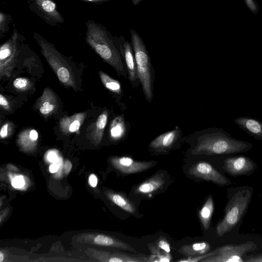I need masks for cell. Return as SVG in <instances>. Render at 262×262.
Returning <instances> with one entry per match:
<instances>
[{
  "mask_svg": "<svg viewBox=\"0 0 262 262\" xmlns=\"http://www.w3.org/2000/svg\"><path fill=\"white\" fill-rule=\"evenodd\" d=\"M27 84V80L24 78H17L13 82V85L15 88L19 89L25 88Z\"/></svg>",
  "mask_w": 262,
  "mask_h": 262,
  "instance_id": "28",
  "label": "cell"
},
{
  "mask_svg": "<svg viewBox=\"0 0 262 262\" xmlns=\"http://www.w3.org/2000/svg\"><path fill=\"white\" fill-rule=\"evenodd\" d=\"M210 248L208 243L201 242L183 245L178 252L187 256H195L208 253Z\"/></svg>",
  "mask_w": 262,
  "mask_h": 262,
  "instance_id": "15",
  "label": "cell"
},
{
  "mask_svg": "<svg viewBox=\"0 0 262 262\" xmlns=\"http://www.w3.org/2000/svg\"><path fill=\"white\" fill-rule=\"evenodd\" d=\"M39 107L40 112L44 115L48 114L52 112L55 108V105L50 101H44Z\"/></svg>",
  "mask_w": 262,
  "mask_h": 262,
  "instance_id": "25",
  "label": "cell"
},
{
  "mask_svg": "<svg viewBox=\"0 0 262 262\" xmlns=\"http://www.w3.org/2000/svg\"><path fill=\"white\" fill-rule=\"evenodd\" d=\"M99 75L102 82L107 89L117 94L121 93V84L117 80L101 71L99 72Z\"/></svg>",
  "mask_w": 262,
  "mask_h": 262,
  "instance_id": "19",
  "label": "cell"
},
{
  "mask_svg": "<svg viewBox=\"0 0 262 262\" xmlns=\"http://www.w3.org/2000/svg\"><path fill=\"white\" fill-rule=\"evenodd\" d=\"M72 165L70 161L68 160L66 161L64 164V169L66 173L68 174L72 168Z\"/></svg>",
  "mask_w": 262,
  "mask_h": 262,
  "instance_id": "37",
  "label": "cell"
},
{
  "mask_svg": "<svg viewBox=\"0 0 262 262\" xmlns=\"http://www.w3.org/2000/svg\"><path fill=\"white\" fill-rule=\"evenodd\" d=\"M234 122L252 137L262 140V122L259 120L248 117H239Z\"/></svg>",
  "mask_w": 262,
  "mask_h": 262,
  "instance_id": "13",
  "label": "cell"
},
{
  "mask_svg": "<svg viewBox=\"0 0 262 262\" xmlns=\"http://www.w3.org/2000/svg\"><path fill=\"white\" fill-rule=\"evenodd\" d=\"M13 21L12 16L2 11L0 12V37H3L9 30L10 23Z\"/></svg>",
  "mask_w": 262,
  "mask_h": 262,
  "instance_id": "20",
  "label": "cell"
},
{
  "mask_svg": "<svg viewBox=\"0 0 262 262\" xmlns=\"http://www.w3.org/2000/svg\"><path fill=\"white\" fill-rule=\"evenodd\" d=\"M249 10L253 14H256L259 11V6L254 0H244Z\"/></svg>",
  "mask_w": 262,
  "mask_h": 262,
  "instance_id": "27",
  "label": "cell"
},
{
  "mask_svg": "<svg viewBox=\"0 0 262 262\" xmlns=\"http://www.w3.org/2000/svg\"><path fill=\"white\" fill-rule=\"evenodd\" d=\"M244 261L262 262V254L251 255L245 256Z\"/></svg>",
  "mask_w": 262,
  "mask_h": 262,
  "instance_id": "30",
  "label": "cell"
},
{
  "mask_svg": "<svg viewBox=\"0 0 262 262\" xmlns=\"http://www.w3.org/2000/svg\"><path fill=\"white\" fill-rule=\"evenodd\" d=\"M28 5L32 12L51 26H59L64 21L53 0H29Z\"/></svg>",
  "mask_w": 262,
  "mask_h": 262,
  "instance_id": "7",
  "label": "cell"
},
{
  "mask_svg": "<svg viewBox=\"0 0 262 262\" xmlns=\"http://www.w3.org/2000/svg\"><path fill=\"white\" fill-rule=\"evenodd\" d=\"M214 253V250L206 253L205 254L198 255L195 256H187V258H185L184 259H181L180 260H178V261L180 262H197V261H201L204 259L213 255Z\"/></svg>",
  "mask_w": 262,
  "mask_h": 262,
  "instance_id": "23",
  "label": "cell"
},
{
  "mask_svg": "<svg viewBox=\"0 0 262 262\" xmlns=\"http://www.w3.org/2000/svg\"><path fill=\"white\" fill-rule=\"evenodd\" d=\"M108 198L116 205L130 213H134L136 211L135 204L123 194L108 191L106 193Z\"/></svg>",
  "mask_w": 262,
  "mask_h": 262,
  "instance_id": "16",
  "label": "cell"
},
{
  "mask_svg": "<svg viewBox=\"0 0 262 262\" xmlns=\"http://www.w3.org/2000/svg\"><path fill=\"white\" fill-rule=\"evenodd\" d=\"M83 2H86L89 3H92L94 4H102L103 3H105L109 1L110 0H80Z\"/></svg>",
  "mask_w": 262,
  "mask_h": 262,
  "instance_id": "38",
  "label": "cell"
},
{
  "mask_svg": "<svg viewBox=\"0 0 262 262\" xmlns=\"http://www.w3.org/2000/svg\"><path fill=\"white\" fill-rule=\"evenodd\" d=\"M111 162L116 169L127 174L142 172L157 164L156 161H138L126 156L113 157Z\"/></svg>",
  "mask_w": 262,
  "mask_h": 262,
  "instance_id": "10",
  "label": "cell"
},
{
  "mask_svg": "<svg viewBox=\"0 0 262 262\" xmlns=\"http://www.w3.org/2000/svg\"><path fill=\"white\" fill-rule=\"evenodd\" d=\"M48 159L51 162H55L58 160V157L56 154L53 152H50L48 155Z\"/></svg>",
  "mask_w": 262,
  "mask_h": 262,
  "instance_id": "33",
  "label": "cell"
},
{
  "mask_svg": "<svg viewBox=\"0 0 262 262\" xmlns=\"http://www.w3.org/2000/svg\"><path fill=\"white\" fill-rule=\"evenodd\" d=\"M77 117H76L75 119L73 118V121L68 126V130L70 132H76L78 130L80 127V121L79 119H78V118L76 119Z\"/></svg>",
  "mask_w": 262,
  "mask_h": 262,
  "instance_id": "29",
  "label": "cell"
},
{
  "mask_svg": "<svg viewBox=\"0 0 262 262\" xmlns=\"http://www.w3.org/2000/svg\"><path fill=\"white\" fill-rule=\"evenodd\" d=\"M12 186L15 188H22L25 184V178L21 175L15 176L11 180Z\"/></svg>",
  "mask_w": 262,
  "mask_h": 262,
  "instance_id": "26",
  "label": "cell"
},
{
  "mask_svg": "<svg viewBox=\"0 0 262 262\" xmlns=\"http://www.w3.org/2000/svg\"><path fill=\"white\" fill-rule=\"evenodd\" d=\"M257 245L248 241L239 244H227L217 247L214 253L202 262H244L246 254L255 251Z\"/></svg>",
  "mask_w": 262,
  "mask_h": 262,
  "instance_id": "6",
  "label": "cell"
},
{
  "mask_svg": "<svg viewBox=\"0 0 262 262\" xmlns=\"http://www.w3.org/2000/svg\"><path fill=\"white\" fill-rule=\"evenodd\" d=\"M86 28V42L107 63L112 66L118 74L125 76L120 54L106 29L95 20L85 23Z\"/></svg>",
  "mask_w": 262,
  "mask_h": 262,
  "instance_id": "2",
  "label": "cell"
},
{
  "mask_svg": "<svg viewBox=\"0 0 262 262\" xmlns=\"http://www.w3.org/2000/svg\"><path fill=\"white\" fill-rule=\"evenodd\" d=\"M59 168V164L56 163L52 164L49 167L50 172L51 173H55L58 170Z\"/></svg>",
  "mask_w": 262,
  "mask_h": 262,
  "instance_id": "36",
  "label": "cell"
},
{
  "mask_svg": "<svg viewBox=\"0 0 262 262\" xmlns=\"http://www.w3.org/2000/svg\"><path fill=\"white\" fill-rule=\"evenodd\" d=\"M8 102L7 99L2 94L0 95V105L4 107H7L8 106Z\"/></svg>",
  "mask_w": 262,
  "mask_h": 262,
  "instance_id": "35",
  "label": "cell"
},
{
  "mask_svg": "<svg viewBox=\"0 0 262 262\" xmlns=\"http://www.w3.org/2000/svg\"><path fill=\"white\" fill-rule=\"evenodd\" d=\"M125 132L126 127L123 118L121 116L116 117L111 126V137L115 140L120 139L124 136Z\"/></svg>",
  "mask_w": 262,
  "mask_h": 262,
  "instance_id": "18",
  "label": "cell"
},
{
  "mask_svg": "<svg viewBox=\"0 0 262 262\" xmlns=\"http://www.w3.org/2000/svg\"><path fill=\"white\" fill-rule=\"evenodd\" d=\"M188 173L191 176L212 182L220 186H228L231 184L230 179L207 162L200 161L193 164L189 168Z\"/></svg>",
  "mask_w": 262,
  "mask_h": 262,
  "instance_id": "8",
  "label": "cell"
},
{
  "mask_svg": "<svg viewBox=\"0 0 262 262\" xmlns=\"http://www.w3.org/2000/svg\"><path fill=\"white\" fill-rule=\"evenodd\" d=\"M4 256L2 251L0 252V262H2L4 260Z\"/></svg>",
  "mask_w": 262,
  "mask_h": 262,
  "instance_id": "40",
  "label": "cell"
},
{
  "mask_svg": "<svg viewBox=\"0 0 262 262\" xmlns=\"http://www.w3.org/2000/svg\"><path fill=\"white\" fill-rule=\"evenodd\" d=\"M130 35L139 80L146 100L150 102L153 97V76L150 58L139 34L131 29Z\"/></svg>",
  "mask_w": 262,
  "mask_h": 262,
  "instance_id": "4",
  "label": "cell"
},
{
  "mask_svg": "<svg viewBox=\"0 0 262 262\" xmlns=\"http://www.w3.org/2000/svg\"><path fill=\"white\" fill-rule=\"evenodd\" d=\"M30 138L33 141H36L38 138V133L35 129H32L29 133Z\"/></svg>",
  "mask_w": 262,
  "mask_h": 262,
  "instance_id": "34",
  "label": "cell"
},
{
  "mask_svg": "<svg viewBox=\"0 0 262 262\" xmlns=\"http://www.w3.org/2000/svg\"><path fill=\"white\" fill-rule=\"evenodd\" d=\"M134 6L138 5L142 0H131Z\"/></svg>",
  "mask_w": 262,
  "mask_h": 262,
  "instance_id": "39",
  "label": "cell"
},
{
  "mask_svg": "<svg viewBox=\"0 0 262 262\" xmlns=\"http://www.w3.org/2000/svg\"><path fill=\"white\" fill-rule=\"evenodd\" d=\"M252 194V188L247 186L227 189L228 201L225 208L224 215L216 228L218 236H223L237 225L246 213Z\"/></svg>",
  "mask_w": 262,
  "mask_h": 262,
  "instance_id": "3",
  "label": "cell"
},
{
  "mask_svg": "<svg viewBox=\"0 0 262 262\" xmlns=\"http://www.w3.org/2000/svg\"><path fill=\"white\" fill-rule=\"evenodd\" d=\"M182 134L178 126L171 131L157 137L149 144V147L154 151L162 152L170 149L177 142Z\"/></svg>",
  "mask_w": 262,
  "mask_h": 262,
  "instance_id": "11",
  "label": "cell"
},
{
  "mask_svg": "<svg viewBox=\"0 0 262 262\" xmlns=\"http://www.w3.org/2000/svg\"><path fill=\"white\" fill-rule=\"evenodd\" d=\"M155 245L161 250L167 253L170 254V247L169 243L164 237H160L157 242L154 243Z\"/></svg>",
  "mask_w": 262,
  "mask_h": 262,
  "instance_id": "24",
  "label": "cell"
},
{
  "mask_svg": "<svg viewBox=\"0 0 262 262\" xmlns=\"http://www.w3.org/2000/svg\"><path fill=\"white\" fill-rule=\"evenodd\" d=\"M8 124H4L1 127L0 131V136L2 138H4L8 135Z\"/></svg>",
  "mask_w": 262,
  "mask_h": 262,
  "instance_id": "32",
  "label": "cell"
},
{
  "mask_svg": "<svg viewBox=\"0 0 262 262\" xmlns=\"http://www.w3.org/2000/svg\"><path fill=\"white\" fill-rule=\"evenodd\" d=\"M107 120V113L104 112L98 118L96 122V130L97 139L100 141L103 135V130Z\"/></svg>",
  "mask_w": 262,
  "mask_h": 262,
  "instance_id": "21",
  "label": "cell"
},
{
  "mask_svg": "<svg viewBox=\"0 0 262 262\" xmlns=\"http://www.w3.org/2000/svg\"><path fill=\"white\" fill-rule=\"evenodd\" d=\"M253 144L249 142L236 140L221 128L202 135L191 150L194 155H216L237 154L250 150Z\"/></svg>",
  "mask_w": 262,
  "mask_h": 262,
  "instance_id": "1",
  "label": "cell"
},
{
  "mask_svg": "<svg viewBox=\"0 0 262 262\" xmlns=\"http://www.w3.org/2000/svg\"><path fill=\"white\" fill-rule=\"evenodd\" d=\"M124 54L128 73V79L133 84L139 79L136 62L132 48L129 42L123 44Z\"/></svg>",
  "mask_w": 262,
  "mask_h": 262,
  "instance_id": "14",
  "label": "cell"
},
{
  "mask_svg": "<svg viewBox=\"0 0 262 262\" xmlns=\"http://www.w3.org/2000/svg\"><path fill=\"white\" fill-rule=\"evenodd\" d=\"M165 182L163 173L159 172L138 185L135 189L136 193L143 195L153 194L161 189Z\"/></svg>",
  "mask_w": 262,
  "mask_h": 262,
  "instance_id": "12",
  "label": "cell"
},
{
  "mask_svg": "<svg viewBox=\"0 0 262 262\" xmlns=\"http://www.w3.org/2000/svg\"><path fill=\"white\" fill-rule=\"evenodd\" d=\"M148 247L151 254L162 257L164 259L165 262L170 261L171 260L170 254L161 250L158 248L154 243L148 244Z\"/></svg>",
  "mask_w": 262,
  "mask_h": 262,
  "instance_id": "22",
  "label": "cell"
},
{
  "mask_svg": "<svg viewBox=\"0 0 262 262\" xmlns=\"http://www.w3.org/2000/svg\"><path fill=\"white\" fill-rule=\"evenodd\" d=\"M89 183L90 185L93 187H95L97 186L98 183V179L95 174H91L89 176Z\"/></svg>",
  "mask_w": 262,
  "mask_h": 262,
  "instance_id": "31",
  "label": "cell"
},
{
  "mask_svg": "<svg viewBox=\"0 0 262 262\" xmlns=\"http://www.w3.org/2000/svg\"><path fill=\"white\" fill-rule=\"evenodd\" d=\"M33 38L38 43L42 54L56 72L60 82L73 86L74 83L69 65L54 45L37 32H34Z\"/></svg>",
  "mask_w": 262,
  "mask_h": 262,
  "instance_id": "5",
  "label": "cell"
},
{
  "mask_svg": "<svg viewBox=\"0 0 262 262\" xmlns=\"http://www.w3.org/2000/svg\"><path fill=\"white\" fill-rule=\"evenodd\" d=\"M223 169L232 177L249 176L257 168L256 164L248 157H229L224 161Z\"/></svg>",
  "mask_w": 262,
  "mask_h": 262,
  "instance_id": "9",
  "label": "cell"
},
{
  "mask_svg": "<svg viewBox=\"0 0 262 262\" xmlns=\"http://www.w3.org/2000/svg\"><path fill=\"white\" fill-rule=\"evenodd\" d=\"M213 210V200L212 195L210 194L199 213L200 221L205 230H208L209 228Z\"/></svg>",
  "mask_w": 262,
  "mask_h": 262,
  "instance_id": "17",
  "label": "cell"
}]
</instances>
